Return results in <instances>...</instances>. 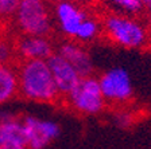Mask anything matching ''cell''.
<instances>
[{"mask_svg":"<svg viewBox=\"0 0 151 149\" xmlns=\"http://www.w3.org/2000/svg\"><path fill=\"white\" fill-rule=\"evenodd\" d=\"M11 30H12V22L0 19V39H3L4 36H7Z\"/></svg>","mask_w":151,"mask_h":149,"instance_id":"obj_15","label":"cell"},{"mask_svg":"<svg viewBox=\"0 0 151 149\" xmlns=\"http://www.w3.org/2000/svg\"><path fill=\"white\" fill-rule=\"evenodd\" d=\"M62 105L81 115L100 114L105 109L107 102L101 93L99 78L93 75L81 78L72 93L63 99Z\"/></svg>","mask_w":151,"mask_h":149,"instance_id":"obj_4","label":"cell"},{"mask_svg":"<svg viewBox=\"0 0 151 149\" xmlns=\"http://www.w3.org/2000/svg\"><path fill=\"white\" fill-rule=\"evenodd\" d=\"M57 54H60L62 58H65L77 70L81 78L89 77L93 74L92 58L89 55L88 50L81 43H77L74 41H66L58 47Z\"/></svg>","mask_w":151,"mask_h":149,"instance_id":"obj_10","label":"cell"},{"mask_svg":"<svg viewBox=\"0 0 151 149\" xmlns=\"http://www.w3.org/2000/svg\"><path fill=\"white\" fill-rule=\"evenodd\" d=\"M146 28H147L148 35L151 38V11L147 14V18H146Z\"/></svg>","mask_w":151,"mask_h":149,"instance_id":"obj_16","label":"cell"},{"mask_svg":"<svg viewBox=\"0 0 151 149\" xmlns=\"http://www.w3.org/2000/svg\"><path fill=\"white\" fill-rule=\"evenodd\" d=\"M16 66L0 65V103L19 98V81Z\"/></svg>","mask_w":151,"mask_h":149,"instance_id":"obj_11","label":"cell"},{"mask_svg":"<svg viewBox=\"0 0 151 149\" xmlns=\"http://www.w3.org/2000/svg\"><path fill=\"white\" fill-rule=\"evenodd\" d=\"M16 73L19 81V98L50 105L62 103L47 61L20 59L16 66Z\"/></svg>","mask_w":151,"mask_h":149,"instance_id":"obj_1","label":"cell"},{"mask_svg":"<svg viewBox=\"0 0 151 149\" xmlns=\"http://www.w3.org/2000/svg\"><path fill=\"white\" fill-rule=\"evenodd\" d=\"M99 83L107 103L122 106L134 97V86L128 71L123 67H113L100 75Z\"/></svg>","mask_w":151,"mask_h":149,"instance_id":"obj_5","label":"cell"},{"mask_svg":"<svg viewBox=\"0 0 151 149\" xmlns=\"http://www.w3.org/2000/svg\"><path fill=\"white\" fill-rule=\"evenodd\" d=\"M105 1L119 14L124 15L138 16L145 11L140 0H105Z\"/></svg>","mask_w":151,"mask_h":149,"instance_id":"obj_13","label":"cell"},{"mask_svg":"<svg viewBox=\"0 0 151 149\" xmlns=\"http://www.w3.org/2000/svg\"><path fill=\"white\" fill-rule=\"evenodd\" d=\"M140 1H142V6H143L145 11L150 12L151 11V0H140Z\"/></svg>","mask_w":151,"mask_h":149,"instance_id":"obj_17","label":"cell"},{"mask_svg":"<svg viewBox=\"0 0 151 149\" xmlns=\"http://www.w3.org/2000/svg\"><path fill=\"white\" fill-rule=\"evenodd\" d=\"M54 16L57 20V26L63 36L69 38V41H74L80 26L88 16V14L78 4V1L65 0L54 4Z\"/></svg>","mask_w":151,"mask_h":149,"instance_id":"obj_6","label":"cell"},{"mask_svg":"<svg viewBox=\"0 0 151 149\" xmlns=\"http://www.w3.org/2000/svg\"><path fill=\"white\" fill-rule=\"evenodd\" d=\"M47 65L50 67L53 79L55 82V86L60 91L63 102V99L69 96L73 89L78 85L81 77L77 73V70L65 58H62L57 53H54L50 58L47 59Z\"/></svg>","mask_w":151,"mask_h":149,"instance_id":"obj_8","label":"cell"},{"mask_svg":"<svg viewBox=\"0 0 151 149\" xmlns=\"http://www.w3.org/2000/svg\"><path fill=\"white\" fill-rule=\"evenodd\" d=\"M46 3H51V4H57V3H61V1H65V0H45Z\"/></svg>","mask_w":151,"mask_h":149,"instance_id":"obj_18","label":"cell"},{"mask_svg":"<svg viewBox=\"0 0 151 149\" xmlns=\"http://www.w3.org/2000/svg\"><path fill=\"white\" fill-rule=\"evenodd\" d=\"M20 0H0V19L12 22Z\"/></svg>","mask_w":151,"mask_h":149,"instance_id":"obj_14","label":"cell"},{"mask_svg":"<svg viewBox=\"0 0 151 149\" xmlns=\"http://www.w3.org/2000/svg\"><path fill=\"white\" fill-rule=\"evenodd\" d=\"M23 126L27 136V149H43L60 136V126L50 121H41L34 117H26Z\"/></svg>","mask_w":151,"mask_h":149,"instance_id":"obj_9","label":"cell"},{"mask_svg":"<svg viewBox=\"0 0 151 149\" xmlns=\"http://www.w3.org/2000/svg\"><path fill=\"white\" fill-rule=\"evenodd\" d=\"M76 1H80V3H91V1H96V0H76Z\"/></svg>","mask_w":151,"mask_h":149,"instance_id":"obj_19","label":"cell"},{"mask_svg":"<svg viewBox=\"0 0 151 149\" xmlns=\"http://www.w3.org/2000/svg\"><path fill=\"white\" fill-rule=\"evenodd\" d=\"M101 32H103V30H101V22L99 19L88 15L84 19V22L81 23V26H80L74 42L81 43V44L89 43V42L94 41Z\"/></svg>","mask_w":151,"mask_h":149,"instance_id":"obj_12","label":"cell"},{"mask_svg":"<svg viewBox=\"0 0 151 149\" xmlns=\"http://www.w3.org/2000/svg\"><path fill=\"white\" fill-rule=\"evenodd\" d=\"M12 28L24 35L53 39L54 23L47 3L45 0H20Z\"/></svg>","mask_w":151,"mask_h":149,"instance_id":"obj_3","label":"cell"},{"mask_svg":"<svg viewBox=\"0 0 151 149\" xmlns=\"http://www.w3.org/2000/svg\"><path fill=\"white\" fill-rule=\"evenodd\" d=\"M14 43L20 59H43L47 61L54 51L53 39L43 36H31L15 31L12 28Z\"/></svg>","mask_w":151,"mask_h":149,"instance_id":"obj_7","label":"cell"},{"mask_svg":"<svg viewBox=\"0 0 151 149\" xmlns=\"http://www.w3.org/2000/svg\"><path fill=\"white\" fill-rule=\"evenodd\" d=\"M101 30L111 43L123 48H143L150 41L146 24L136 16L108 12L101 19Z\"/></svg>","mask_w":151,"mask_h":149,"instance_id":"obj_2","label":"cell"}]
</instances>
